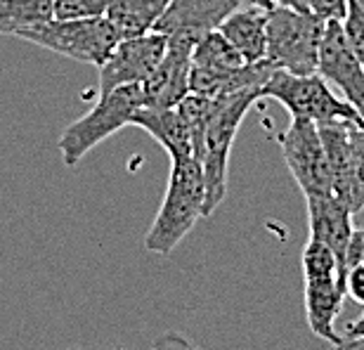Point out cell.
Masks as SVG:
<instances>
[{
    "label": "cell",
    "mask_w": 364,
    "mask_h": 350,
    "mask_svg": "<svg viewBox=\"0 0 364 350\" xmlns=\"http://www.w3.org/2000/svg\"><path fill=\"white\" fill-rule=\"evenodd\" d=\"M260 100L258 88L242 90L235 95L215 97V107L196 135L192 157L199 161L203 182H206V201H203V218L213 216V211L225 201L228 194V171L232 144L239 133L244 116Z\"/></svg>",
    "instance_id": "obj_1"
},
{
    "label": "cell",
    "mask_w": 364,
    "mask_h": 350,
    "mask_svg": "<svg viewBox=\"0 0 364 350\" xmlns=\"http://www.w3.org/2000/svg\"><path fill=\"white\" fill-rule=\"evenodd\" d=\"M206 182L194 157L171 161L168 187L151 228L144 237V249L156 256H171L199 218H203Z\"/></svg>",
    "instance_id": "obj_2"
},
{
    "label": "cell",
    "mask_w": 364,
    "mask_h": 350,
    "mask_svg": "<svg viewBox=\"0 0 364 350\" xmlns=\"http://www.w3.org/2000/svg\"><path fill=\"white\" fill-rule=\"evenodd\" d=\"M144 105L142 85H119L107 95H100L88 114L64 128L57 142L64 166H78L81 159L102 144L107 137L130 126V119Z\"/></svg>",
    "instance_id": "obj_3"
},
{
    "label": "cell",
    "mask_w": 364,
    "mask_h": 350,
    "mask_svg": "<svg viewBox=\"0 0 364 350\" xmlns=\"http://www.w3.org/2000/svg\"><path fill=\"white\" fill-rule=\"evenodd\" d=\"M303 282H305V315L315 336L338 346L341 334L336 319L343 310L346 291L341 282L338 262L331 249L317 239H308L303 249Z\"/></svg>",
    "instance_id": "obj_4"
},
{
    "label": "cell",
    "mask_w": 364,
    "mask_h": 350,
    "mask_svg": "<svg viewBox=\"0 0 364 350\" xmlns=\"http://www.w3.org/2000/svg\"><path fill=\"white\" fill-rule=\"evenodd\" d=\"M260 97L279 102L291 114V119H305L312 123L341 119L362 126L358 109L338 97L317 71L315 74H289V71L274 69L260 85Z\"/></svg>",
    "instance_id": "obj_5"
},
{
    "label": "cell",
    "mask_w": 364,
    "mask_h": 350,
    "mask_svg": "<svg viewBox=\"0 0 364 350\" xmlns=\"http://www.w3.org/2000/svg\"><path fill=\"white\" fill-rule=\"evenodd\" d=\"M324 19L284 7L267 10L265 62L289 74H315Z\"/></svg>",
    "instance_id": "obj_6"
},
{
    "label": "cell",
    "mask_w": 364,
    "mask_h": 350,
    "mask_svg": "<svg viewBox=\"0 0 364 350\" xmlns=\"http://www.w3.org/2000/svg\"><path fill=\"white\" fill-rule=\"evenodd\" d=\"M17 38L53 50V53L69 57V60L92 64V67H100L116 43L121 41L107 17L50 19L46 24L19 31Z\"/></svg>",
    "instance_id": "obj_7"
},
{
    "label": "cell",
    "mask_w": 364,
    "mask_h": 350,
    "mask_svg": "<svg viewBox=\"0 0 364 350\" xmlns=\"http://www.w3.org/2000/svg\"><path fill=\"white\" fill-rule=\"evenodd\" d=\"M291 175L305 196L331 194V173L326 164L317 123L291 119L289 128L277 137Z\"/></svg>",
    "instance_id": "obj_8"
},
{
    "label": "cell",
    "mask_w": 364,
    "mask_h": 350,
    "mask_svg": "<svg viewBox=\"0 0 364 350\" xmlns=\"http://www.w3.org/2000/svg\"><path fill=\"white\" fill-rule=\"evenodd\" d=\"M166 53V36L147 31L133 38H121L100 64V95L119 85H140Z\"/></svg>",
    "instance_id": "obj_9"
},
{
    "label": "cell",
    "mask_w": 364,
    "mask_h": 350,
    "mask_svg": "<svg viewBox=\"0 0 364 350\" xmlns=\"http://www.w3.org/2000/svg\"><path fill=\"white\" fill-rule=\"evenodd\" d=\"M317 74L329 85H336L346 102L358 109L364 107V67L348 46L343 26L338 19L324 21L322 41L317 53Z\"/></svg>",
    "instance_id": "obj_10"
},
{
    "label": "cell",
    "mask_w": 364,
    "mask_h": 350,
    "mask_svg": "<svg viewBox=\"0 0 364 350\" xmlns=\"http://www.w3.org/2000/svg\"><path fill=\"white\" fill-rule=\"evenodd\" d=\"M194 43L180 38H166V53L154 71L140 83L144 107H176L189 92V67H192Z\"/></svg>",
    "instance_id": "obj_11"
},
{
    "label": "cell",
    "mask_w": 364,
    "mask_h": 350,
    "mask_svg": "<svg viewBox=\"0 0 364 350\" xmlns=\"http://www.w3.org/2000/svg\"><path fill=\"white\" fill-rule=\"evenodd\" d=\"M237 5V0H171L151 31L164 33L166 38L196 43L208 31H215Z\"/></svg>",
    "instance_id": "obj_12"
},
{
    "label": "cell",
    "mask_w": 364,
    "mask_h": 350,
    "mask_svg": "<svg viewBox=\"0 0 364 350\" xmlns=\"http://www.w3.org/2000/svg\"><path fill=\"white\" fill-rule=\"evenodd\" d=\"M308 201V223H310V239L326 244L331 253L336 256L341 282H343V267H346V249L353 237V213L338 196L333 194H319V196H305Z\"/></svg>",
    "instance_id": "obj_13"
},
{
    "label": "cell",
    "mask_w": 364,
    "mask_h": 350,
    "mask_svg": "<svg viewBox=\"0 0 364 350\" xmlns=\"http://www.w3.org/2000/svg\"><path fill=\"white\" fill-rule=\"evenodd\" d=\"M218 31L225 41L242 55L246 64H256L265 60L267 43V10L256 5H237L220 24Z\"/></svg>",
    "instance_id": "obj_14"
},
{
    "label": "cell",
    "mask_w": 364,
    "mask_h": 350,
    "mask_svg": "<svg viewBox=\"0 0 364 350\" xmlns=\"http://www.w3.org/2000/svg\"><path fill=\"white\" fill-rule=\"evenodd\" d=\"M130 126L142 128L149 133L161 147L168 152L171 161L176 159L192 157V130H189L185 116L178 112V107H140L130 119Z\"/></svg>",
    "instance_id": "obj_15"
},
{
    "label": "cell",
    "mask_w": 364,
    "mask_h": 350,
    "mask_svg": "<svg viewBox=\"0 0 364 350\" xmlns=\"http://www.w3.org/2000/svg\"><path fill=\"white\" fill-rule=\"evenodd\" d=\"M350 126L353 121H324L317 123L322 147L331 173V194L346 203L348 182H350ZM348 206V203H346Z\"/></svg>",
    "instance_id": "obj_16"
},
{
    "label": "cell",
    "mask_w": 364,
    "mask_h": 350,
    "mask_svg": "<svg viewBox=\"0 0 364 350\" xmlns=\"http://www.w3.org/2000/svg\"><path fill=\"white\" fill-rule=\"evenodd\" d=\"M171 0H114L105 17L112 21L119 38L147 33L166 12Z\"/></svg>",
    "instance_id": "obj_17"
},
{
    "label": "cell",
    "mask_w": 364,
    "mask_h": 350,
    "mask_svg": "<svg viewBox=\"0 0 364 350\" xmlns=\"http://www.w3.org/2000/svg\"><path fill=\"white\" fill-rule=\"evenodd\" d=\"M55 19V0H0V33L17 36L24 28Z\"/></svg>",
    "instance_id": "obj_18"
},
{
    "label": "cell",
    "mask_w": 364,
    "mask_h": 350,
    "mask_svg": "<svg viewBox=\"0 0 364 350\" xmlns=\"http://www.w3.org/2000/svg\"><path fill=\"white\" fill-rule=\"evenodd\" d=\"M346 203L355 216L364 208V128L350 126V182H348Z\"/></svg>",
    "instance_id": "obj_19"
},
{
    "label": "cell",
    "mask_w": 364,
    "mask_h": 350,
    "mask_svg": "<svg viewBox=\"0 0 364 350\" xmlns=\"http://www.w3.org/2000/svg\"><path fill=\"white\" fill-rule=\"evenodd\" d=\"M341 26H343L348 46L353 48V53L358 55L364 67V5H360L358 0H348Z\"/></svg>",
    "instance_id": "obj_20"
},
{
    "label": "cell",
    "mask_w": 364,
    "mask_h": 350,
    "mask_svg": "<svg viewBox=\"0 0 364 350\" xmlns=\"http://www.w3.org/2000/svg\"><path fill=\"white\" fill-rule=\"evenodd\" d=\"M114 0H55V19L105 17Z\"/></svg>",
    "instance_id": "obj_21"
},
{
    "label": "cell",
    "mask_w": 364,
    "mask_h": 350,
    "mask_svg": "<svg viewBox=\"0 0 364 350\" xmlns=\"http://www.w3.org/2000/svg\"><path fill=\"white\" fill-rule=\"evenodd\" d=\"M343 291H346V298H353L355 303L364 305V260L355 262L353 267L346 270Z\"/></svg>",
    "instance_id": "obj_22"
},
{
    "label": "cell",
    "mask_w": 364,
    "mask_h": 350,
    "mask_svg": "<svg viewBox=\"0 0 364 350\" xmlns=\"http://www.w3.org/2000/svg\"><path fill=\"white\" fill-rule=\"evenodd\" d=\"M348 7V0H310V10L312 14H317L319 19L329 21V19H343Z\"/></svg>",
    "instance_id": "obj_23"
},
{
    "label": "cell",
    "mask_w": 364,
    "mask_h": 350,
    "mask_svg": "<svg viewBox=\"0 0 364 350\" xmlns=\"http://www.w3.org/2000/svg\"><path fill=\"white\" fill-rule=\"evenodd\" d=\"M149 350H199L187 336H182L180 332H164L161 336L151 341Z\"/></svg>",
    "instance_id": "obj_24"
},
{
    "label": "cell",
    "mask_w": 364,
    "mask_h": 350,
    "mask_svg": "<svg viewBox=\"0 0 364 350\" xmlns=\"http://www.w3.org/2000/svg\"><path fill=\"white\" fill-rule=\"evenodd\" d=\"M358 336H364V310L360 317L350 319L343 327V334H341V339H358Z\"/></svg>",
    "instance_id": "obj_25"
},
{
    "label": "cell",
    "mask_w": 364,
    "mask_h": 350,
    "mask_svg": "<svg viewBox=\"0 0 364 350\" xmlns=\"http://www.w3.org/2000/svg\"><path fill=\"white\" fill-rule=\"evenodd\" d=\"M272 7H284V10H294V12H312L310 10V0H270Z\"/></svg>",
    "instance_id": "obj_26"
},
{
    "label": "cell",
    "mask_w": 364,
    "mask_h": 350,
    "mask_svg": "<svg viewBox=\"0 0 364 350\" xmlns=\"http://www.w3.org/2000/svg\"><path fill=\"white\" fill-rule=\"evenodd\" d=\"M336 350H364V336L358 339H343L336 346Z\"/></svg>",
    "instance_id": "obj_27"
},
{
    "label": "cell",
    "mask_w": 364,
    "mask_h": 350,
    "mask_svg": "<svg viewBox=\"0 0 364 350\" xmlns=\"http://www.w3.org/2000/svg\"><path fill=\"white\" fill-rule=\"evenodd\" d=\"M239 5H256V7H265V10H272L270 0H237Z\"/></svg>",
    "instance_id": "obj_28"
},
{
    "label": "cell",
    "mask_w": 364,
    "mask_h": 350,
    "mask_svg": "<svg viewBox=\"0 0 364 350\" xmlns=\"http://www.w3.org/2000/svg\"><path fill=\"white\" fill-rule=\"evenodd\" d=\"M360 119H362V128H364V107H362V112H360Z\"/></svg>",
    "instance_id": "obj_29"
},
{
    "label": "cell",
    "mask_w": 364,
    "mask_h": 350,
    "mask_svg": "<svg viewBox=\"0 0 364 350\" xmlns=\"http://www.w3.org/2000/svg\"><path fill=\"white\" fill-rule=\"evenodd\" d=\"M358 3H360V5H364V0H358Z\"/></svg>",
    "instance_id": "obj_30"
},
{
    "label": "cell",
    "mask_w": 364,
    "mask_h": 350,
    "mask_svg": "<svg viewBox=\"0 0 364 350\" xmlns=\"http://www.w3.org/2000/svg\"><path fill=\"white\" fill-rule=\"evenodd\" d=\"M69 350H81V348H69Z\"/></svg>",
    "instance_id": "obj_31"
}]
</instances>
